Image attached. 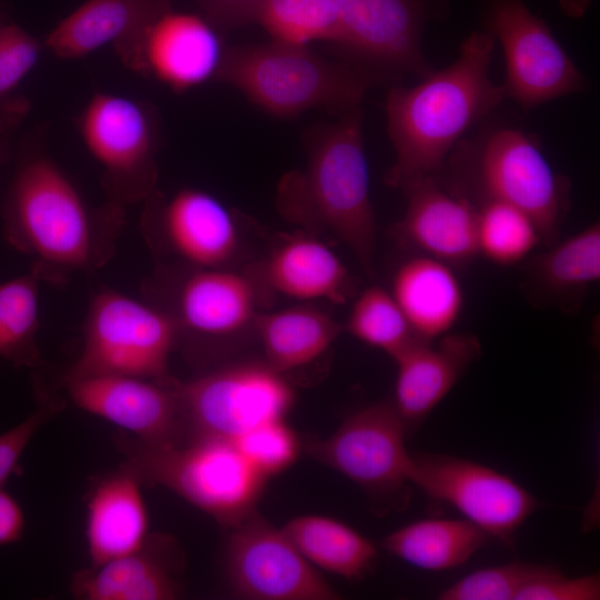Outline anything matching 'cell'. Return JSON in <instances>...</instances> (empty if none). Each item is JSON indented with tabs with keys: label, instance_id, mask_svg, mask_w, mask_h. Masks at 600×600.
I'll return each mask as SVG.
<instances>
[{
	"label": "cell",
	"instance_id": "cell-1",
	"mask_svg": "<svg viewBox=\"0 0 600 600\" xmlns=\"http://www.w3.org/2000/svg\"><path fill=\"white\" fill-rule=\"evenodd\" d=\"M3 222L8 242L31 258L30 271L41 282L60 286L111 260L124 207L109 200L90 206L61 167L37 151L16 173Z\"/></svg>",
	"mask_w": 600,
	"mask_h": 600
},
{
	"label": "cell",
	"instance_id": "cell-2",
	"mask_svg": "<svg viewBox=\"0 0 600 600\" xmlns=\"http://www.w3.org/2000/svg\"><path fill=\"white\" fill-rule=\"evenodd\" d=\"M496 39L473 31L457 60L433 71L416 87H393L386 101L387 130L396 159L387 184L404 189L437 177L461 136L506 98L502 84L489 76Z\"/></svg>",
	"mask_w": 600,
	"mask_h": 600
},
{
	"label": "cell",
	"instance_id": "cell-3",
	"mask_svg": "<svg viewBox=\"0 0 600 600\" xmlns=\"http://www.w3.org/2000/svg\"><path fill=\"white\" fill-rule=\"evenodd\" d=\"M308 147L304 170L286 174L279 183L278 208L291 222L334 234L373 278L377 224L361 107L316 129Z\"/></svg>",
	"mask_w": 600,
	"mask_h": 600
},
{
	"label": "cell",
	"instance_id": "cell-4",
	"mask_svg": "<svg viewBox=\"0 0 600 600\" xmlns=\"http://www.w3.org/2000/svg\"><path fill=\"white\" fill-rule=\"evenodd\" d=\"M278 117L322 108L344 112L360 106L374 77L360 67L328 60L298 44L271 39L223 49L213 77Z\"/></svg>",
	"mask_w": 600,
	"mask_h": 600
},
{
	"label": "cell",
	"instance_id": "cell-5",
	"mask_svg": "<svg viewBox=\"0 0 600 600\" xmlns=\"http://www.w3.org/2000/svg\"><path fill=\"white\" fill-rule=\"evenodd\" d=\"M116 444L122 463L142 484L174 492L228 529L256 511L269 480L227 439L202 437L151 444L122 433L116 437Z\"/></svg>",
	"mask_w": 600,
	"mask_h": 600
},
{
	"label": "cell",
	"instance_id": "cell-6",
	"mask_svg": "<svg viewBox=\"0 0 600 600\" xmlns=\"http://www.w3.org/2000/svg\"><path fill=\"white\" fill-rule=\"evenodd\" d=\"M457 144L449 167L463 173V184L449 191L473 204L510 203L533 221L543 243L557 242L569 210L570 182L552 169L530 134L501 127Z\"/></svg>",
	"mask_w": 600,
	"mask_h": 600
},
{
	"label": "cell",
	"instance_id": "cell-7",
	"mask_svg": "<svg viewBox=\"0 0 600 600\" xmlns=\"http://www.w3.org/2000/svg\"><path fill=\"white\" fill-rule=\"evenodd\" d=\"M178 344L179 330L168 312L101 288L89 301L80 353L60 380L99 374L163 378Z\"/></svg>",
	"mask_w": 600,
	"mask_h": 600
},
{
	"label": "cell",
	"instance_id": "cell-8",
	"mask_svg": "<svg viewBox=\"0 0 600 600\" xmlns=\"http://www.w3.org/2000/svg\"><path fill=\"white\" fill-rule=\"evenodd\" d=\"M407 432L391 401L366 406L348 416L324 439L303 450L356 483L378 513L400 511L412 494Z\"/></svg>",
	"mask_w": 600,
	"mask_h": 600
},
{
	"label": "cell",
	"instance_id": "cell-9",
	"mask_svg": "<svg viewBox=\"0 0 600 600\" xmlns=\"http://www.w3.org/2000/svg\"><path fill=\"white\" fill-rule=\"evenodd\" d=\"M87 150L101 168L109 201L126 207L157 190L161 123L144 100L97 92L76 119Z\"/></svg>",
	"mask_w": 600,
	"mask_h": 600
},
{
	"label": "cell",
	"instance_id": "cell-10",
	"mask_svg": "<svg viewBox=\"0 0 600 600\" xmlns=\"http://www.w3.org/2000/svg\"><path fill=\"white\" fill-rule=\"evenodd\" d=\"M184 439L236 440L249 430L286 419L296 401L292 384L263 362H242L178 380Z\"/></svg>",
	"mask_w": 600,
	"mask_h": 600
},
{
	"label": "cell",
	"instance_id": "cell-11",
	"mask_svg": "<svg viewBox=\"0 0 600 600\" xmlns=\"http://www.w3.org/2000/svg\"><path fill=\"white\" fill-rule=\"evenodd\" d=\"M144 300L168 312L177 323L179 343H210L253 327L258 289L252 278L229 268L157 267L143 282Z\"/></svg>",
	"mask_w": 600,
	"mask_h": 600
},
{
	"label": "cell",
	"instance_id": "cell-12",
	"mask_svg": "<svg viewBox=\"0 0 600 600\" xmlns=\"http://www.w3.org/2000/svg\"><path fill=\"white\" fill-rule=\"evenodd\" d=\"M482 21L504 53V94L523 111L584 90V77L527 0H483Z\"/></svg>",
	"mask_w": 600,
	"mask_h": 600
},
{
	"label": "cell",
	"instance_id": "cell-13",
	"mask_svg": "<svg viewBox=\"0 0 600 600\" xmlns=\"http://www.w3.org/2000/svg\"><path fill=\"white\" fill-rule=\"evenodd\" d=\"M142 203L140 229L158 267L229 268L238 254L236 218L211 193L182 188L166 196L157 189Z\"/></svg>",
	"mask_w": 600,
	"mask_h": 600
},
{
	"label": "cell",
	"instance_id": "cell-14",
	"mask_svg": "<svg viewBox=\"0 0 600 600\" xmlns=\"http://www.w3.org/2000/svg\"><path fill=\"white\" fill-rule=\"evenodd\" d=\"M410 481L506 546L514 544L518 530L540 507L508 474L449 454L411 453Z\"/></svg>",
	"mask_w": 600,
	"mask_h": 600
},
{
	"label": "cell",
	"instance_id": "cell-15",
	"mask_svg": "<svg viewBox=\"0 0 600 600\" xmlns=\"http://www.w3.org/2000/svg\"><path fill=\"white\" fill-rule=\"evenodd\" d=\"M334 2V44L364 64L366 71L373 69L386 73H411L421 78L433 72L422 53L421 36L428 21L447 12L450 0Z\"/></svg>",
	"mask_w": 600,
	"mask_h": 600
},
{
	"label": "cell",
	"instance_id": "cell-16",
	"mask_svg": "<svg viewBox=\"0 0 600 600\" xmlns=\"http://www.w3.org/2000/svg\"><path fill=\"white\" fill-rule=\"evenodd\" d=\"M224 571L231 591L252 600H337L340 593L257 511L230 528Z\"/></svg>",
	"mask_w": 600,
	"mask_h": 600
},
{
	"label": "cell",
	"instance_id": "cell-17",
	"mask_svg": "<svg viewBox=\"0 0 600 600\" xmlns=\"http://www.w3.org/2000/svg\"><path fill=\"white\" fill-rule=\"evenodd\" d=\"M79 409L107 420L134 439L174 444L184 439L178 379L99 374L60 380Z\"/></svg>",
	"mask_w": 600,
	"mask_h": 600
},
{
	"label": "cell",
	"instance_id": "cell-18",
	"mask_svg": "<svg viewBox=\"0 0 600 600\" xmlns=\"http://www.w3.org/2000/svg\"><path fill=\"white\" fill-rule=\"evenodd\" d=\"M171 0H86L57 23L43 46L60 59H79L111 46L128 69L146 76L147 34Z\"/></svg>",
	"mask_w": 600,
	"mask_h": 600
},
{
	"label": "cell",
	"instance_id": "cell-19",
	"mask_svg": "<svg viewBox=\"0 0 600 600\" xmlns=\"http://www.w3.org/2000/svg\"><path fill=\"white\" fill-rule=\"evenodd\" d=\"M183 570L176 539L149 532L137 550L76 571L70 591L80 600H174L184 592Z\"/></svg>",
	"mask_w": 600,
	"mask_h": 600
},
{
	"label": "cell",
	"instance_id": "cell-20",
	"mask_svg": "<svg viewBox=\"0 0 600 600\" xmlns=\"http://www.w3.org/2000/svg\"><path fill=\"white\" fill-rule=\"evenodd\" d=\"M402 190L407 209L393 232L403 246L449 266L478 256L477 208L470 200L449 191L437 177Z\"/></svg>",
	"mask_w": 600,
	"mask_h": 600
},
{
	"label": "cell",
	"instance_id": "cell-21",
	"mask_svg": "<svg viewBox=\"0 0 600 600\" xmlns=\"http://www.w3.org/2000/svg\"><path fill=\"white\" fill-rule=\"evenodd\" d=\"M437 340H417L392 359L397 376L391 402L407 436L424 422L481 354L473 334L446 333Z\"/></svg>",
	"mask_w": 600,
	"mask_h": 600
},
{
	"label": "cell",
	"instance_id": "cell-22",
	"mask_svg": "<svg viewBox=\"0 0 600 600\" xmlns=\"http://www.w3.org/2000/svg\"><path fill=\"white\" fill-rule=\"evenodd\" d=\"M142 482L126 464L97 479L87 496L86 541L90 566L140 548L149 534Z\"/></svg>",
	"mask_w": 600,
	"mask_h": 600
},
{
	"label": "cell",
	"instance_id": "cell-23",
	"mask_svg": "<svg viewBox=\"0 0 600 600\" xmlns=\"http://www.w3.org/2000/svg\"><path fill=\"white\" fill-rule=\"evenodd\" d=\"M223 49L206 18L170 9L147 34L146 76L153 74L176 91L190 89L214 77Z\"/></svg>",
	"mask_w": 600,
	"mask_h": 600
},
{
	"label": "cell",
	"instance_id": "cell-24",
	"mask_svg": "<svg viewBox=\"0 0 600 600\" xmlns=\"http://www.w3.org/2000/svg\"><path fill=\"white\" fill-rule=\"evenodd\" d=\"M390 293L414 336L434 341L449 333L463 309L464 296L451 266L423 254L402 262Z\"/></svg>",
	"mask_w": 600,
	"mask_h": 600
},
{
	"label": "cell",
	"instance_id": "cell-25",
	"mask_svg": "<svg viewBox=\"0 0 600 600\" xmlns=\"http://www.w3.org/2000/svg\"><path fill=\"white\" fill-rule=\"evenodd\" d=\"M273 291L301 300L346 303L352 294V278L341 259L322 241L298 233L284 239L262 268Z\"/></svg>",
	"mask_w": 600,
	"mask_h": 600
},
{
	"label": "cell",
	"instance_id": "cell-26",
	"mask_svg": "<svg viewBox=\"0 0 600 600\" xmlns=\"http://www.w3.org/2000/svg\"><path fill=\"white\" fill-rule=\"evenodd\" d=\"M204 18L216 28L258 24L272 39L307 44L322 40L334 43V0H201Z\"/></svg>",
	"mask_w": 600,
	"mask_h": 600
},
{
	"label": "cell",
	"instance_id": "cell-27",
	"mask_svg": "<svg viewBox=\"0 0 600 600\" xmlns=\"http://www.w3.org/2000/svg\"><path fill=\"white\" fill-rule=\"evenodd\" d=\"M253 327L264 362L283 374L314 361L343 330L331 316L308 304L259 312Z\"/></svg>",
	"mask_w": 600,
	"mask_h": 600
},
{
	"label": "cell",
	"instance_id": "cell-28",
	"mask_svg": "<svg viewBox=\"0 0 600 600\" xmlns=\"http://www.w3.org/2000/svg\"><path fill=\"white\" fill-rule=\"evenodd\" d=\"M490 537L467 519H422L389 534L381 547L389 554L427 571L464 564Z\"/></svg>",
	"mask_w": 600,
	"mask_h": 600
},
{
	"label": "cell",
	"instance_id": "cell-29",
	"mask_svg": "<svg viewBox=\"0 0 600 600\" xmlns=\"http://www.w3.org/2000/svg\"><path fill=\"white\" fill-rule=\"evenodd\" d=\"M281 529L314 568L346 580L364 579L378 559V549L372 541L328 516H298Z\"/></svg>",
	"mask_w": 600,
	"mask_h": 600
},
{
	"label": "cell",
	"instance_id": "cell-30",
	"mask_svg": "<svg viewBox=\"0 0 600 600\" xmlns=\"http://www.w3.org/2000/svg\"><path fill=\"white\" fill-rule=\"evenodd\" d=\"M529 279L549 300L567 303L579 299L600 280V224L593 222L532 258Z\"/></svg>",
	"mask_w": 600,
	"mask_h": 600
},
{
	"label": "cell",
	"instance_id": "cell-31",
	"mask_svg": "<svg viewBox=\"0 0 600 600\" xmlns=\"http://www.w3.org/2000/svg\"><path fill=\"white\" fill-rule=\"evenodd\" d=\"M40 279L29 273L0 283V359L14 367L38 368L40 329Z\"/></svg>",
	"mask_w": 600,
	"mask_h": 600
},
{
	"label": "cell",
	"instance_id": "cell-32",
	"mask_svg": "<svg viewBox=\"0 0 600 600\" xmlns=\"http://www.w3.org/2000/svg\"><path fill=\"white\" fill-rule=\"evenodd\" d=\"M474 206L478 254L496 264H516L542 242L533 221L517 207L498 200Z\"/></svg>",
	"mask_w": 600,
	"mask_h": 600
},
{
	"label": "cell",
	"instance_id": "cell-33",
	"mask_svg": "<svg viewBox=\"0 0 600 600\" xmlns=\"http://www.w3.org/2000/svg\"><path fill=\"white\" fill-rule=\"evenodd\" d=\"M352 337L391 359L418 339L390 291L373 284L359 293L343 326Z\"/></svg>",
	"mask_w": 600,
	"mask_h": 600
},
{
	"label": "cell",
	"instance_id": "cell-34",
	"mask_svg": "<svg viewBox=\"0 0 600 600\" xmlns=\"http://www.w3.org/2000/svg\"><path fill=\"white\" fill-rule=\"evenodd\" d=\"M41 48L38 39L20 26L0 24V126L14 123L28 112L29 102L13 93L34 68Z\"/></svg>",
	"mask_w": 600,
	"mask_h": 600
},
{
	"label": "cell",
	"instance_id": "cell-35",
	"mask_svg": "<svg viewBox=\"0 0 600 600\" xmlns=\"http://www.w3.org/2000/svg\"><path fill=\"white\" fill-rule=\"evenodd\" d=\"M554 566L521 561L476 570L438 596L440 600H516L530 582Z\"/></svg>",
	"mask_w": 600,
	"mask_h": 600
},
{
	"label": "cell",
	"instance_id": "cell-36",
	"mask_svg": "<svg viewBox=\"0 0 600 600\" xmlns=\"http://www.w3.org/2000/svg\"><path fill=\"white\" fill-rule=\"evenodd\" d=\"M233 442L267 479L289 469L303 449L300 437L286 419L258 426Z\"/></svg>",
	"mask_w": 600,
	"mask_h": 600
},
{
	"label": "cell",
	"instance_id": "cell-37",
	"mask_svg": "<svg viewBox=\"0 0 600 600\" xmlns=\"http://www.w3.org/2000/svg\"><path fill=\"white\" fill-rule=\"evenodd\" d=\"M38 407L18 424L0 434V488L16 471L18 462L37 431L64 407L59 396L37 381Z\"/></svg>",
	"mask_w": 600,
	"mask_h": 600
},
{
	"label": "cell",
	"instance_id": "cell-38",
	"mask_svg": "<svg viewBox=\"0 0 600 600\" xmlns=\"http://www.w3.org/2000/svg\"><path fill=\"white\" fill-rule=\"evenodd\" d=\"M598 599H600V577L598 573L566 577L557 567L527 584L516 598V600Z\"/></svg>",
	"mask_w": 600,
	"mask_h": 600
},
{
	"label": "cell",
	"instance_id": "cell-39",
	"mask_svg": "<svg viewBox=\"0 0 600 600\" xmlns=\"http://www.w3.org/2000/svg\"><path fill=\"white\" fill-rule=\"evenodd\" d=\"M24 529L23 509L13 496L0 488V547L18 542Z\"/></svg>",
	"mask_w": 600,
	"mask_h": 600
},
{
	"label": "cell",
	"instance_id": "cell-40",
	"mask_svg": "<svg viewBox=\"0 0 600 600\" xmlns=\"http://www.w3.org/2000/svg\"><path fill=\"white\" fill-rule=\"evenodd\" d=\"M592 0H558L559 7L570 18L579 19L582 18Z\"/></svg>",
	"mask_w": 600,
	"mask_h": 600
},
{
	"label": "cell",
	"instance_id": "cell-41",
	"mask_svg": "<svg viewBox=\"0 0 600 600\" xmlns=\"http://www.w3.org/2000/svg\"><path fill=\"white\" fill-rule=\"evenodd\" d=\"M4 150L3 148L0 146V162L2 161V159L4 158Z\"/></svg>",
	"mask_w": 600,
	"mask_h": 600
},
{
	"label": "cell",
	"instance_id": "cell-42",
	"mask_svg": "<svg viewBox=\"0 0 600 600\" xmlns=\"http://www.w3.org/2000/svg\"><path fill=\"white\" fill-rule=\"evenodd\" d=\"M2 22H4V21L2 20L1 16H0V24H1Z\"/></svg>",
	"mask_w": 600,
	"mask_h": 600
},
{
	"label": "cell",
	"instance_id": "cell-43",
	"mask_svg": "<svg viewBox=\"0 0 600 600\" xmlns=\"http://www.w3.org/2000/svg\"><path fill=\"white\" fill-rule=\"evenodd\" d=\"M198 1H201V0H198Z\"/></svg>",
	"mask_w": 600,
	"mask_h": 600
}]
</instances>
